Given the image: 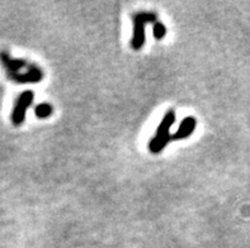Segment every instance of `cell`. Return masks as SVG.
I'll return each instance as SVG.
<instances>
[{"mask_svg":"<svg viewBox=\"0 0 250 248\" xmlns=\"http://www.w3.org/2000/svg\"><path fill=\"white\" fill-rule=\"evenodd\" d=\"M175 122L174 110H169L162 119L156 129L155 135L150 139L149 151L154 154H158L169 145V142L173 139V135H170V129Z\"/></svg>","mask_w":250,"mask_h":248,"instance_id":"obj_2","label":"cell"},{"mask_svg":"<svg viewBox=\"0 0 250 248\" xmlns=\"http://www.w3.org/2000/svg\"><path fill=\"white\" fill-rule=\"evenodd\" d=\"M197 126V120L193 116H187L184 118L181 122L179 127H178V131L173 134V139L175 141H182V139H186L188 137L192 135V133L194 132Z\"/></svg>","mask_w":250,"mask_h":248,"instance_id":"obj_5","label":"cell"},{"mask_svg":"<svg viewBox=\"0 0 250 248\" xmlns=\"http://www.w3.org/2000/svg\"><path fill=\"white\" fill-rule=\"evenodd\" d=\"M54 109L51 107L48 103H41L38 104L37 107L35 109V114L36 116H38L40 119H44V118H48V116L52 114Z\"/></svg>","mask_w":250,"mask_h":248,"instance_id":"obj_6","label":"cell"},{"mask_svg":"<svg viewBox=\"0 0 250 248\" xmlns=\"http://www.w3.org/2000/svg\"><path fill=\"white\" fill-rule=\"evenodd\" d=\"M0 63L8 79L17 84H37L43 79L41 67L22 58H13L5 51L0 52Z\"/></svg>","mask_w":250,"mask_h":248,"instance_id":"obj_1","label":"cell"},{"mask_svg":"<svg viewBox=\"0 0 250 248\" xmlns=\"http://www.w3.org/2000/svg\"><path fill=\"white\" fill-rule=\"evenodd\" d=\"M158 20V16L152 12H139L133 14L132 23H133V33L132 39H131V47L135 51H139L144 47L146 41L145 35V25L149 23L155 24Z\"/></svg>","mask_w":250,"mask_h":248,"instance_id":"obj_3","label":"cell"},{"mask_svg":"<svg viewBox=\"0 0 250 248\" xmlns=\"http://www.w3.org/2000/svg\"><path fill=\"white\" fill-rule=\"evenodd\" d=\"M167 32H168L167 31V27L162 22H156L154 27H152V35H154V38L158 39V41L163 39L167 36Z\"/></svg>","mask_w":250,"mask_h":248,"instance_id":"obj_7","label":"cell"},{"mask_svg":"<svg viewBox=\"0 0 250 248\" xmlns=\"http://www.w3.org/2000/svg\"><path fill=\"white\" fill-rule=\"evenodd\" d=\"M33 100H35V94L32 90H25L18 95L16 103H14V107H13L12 115H10L13 126H22L25 119V115H27V112L31 108Z\"/></svg>","mask_w":250,"mask_h":248,"instance_id":"obj_4","label":"cell"}]
</instances>
